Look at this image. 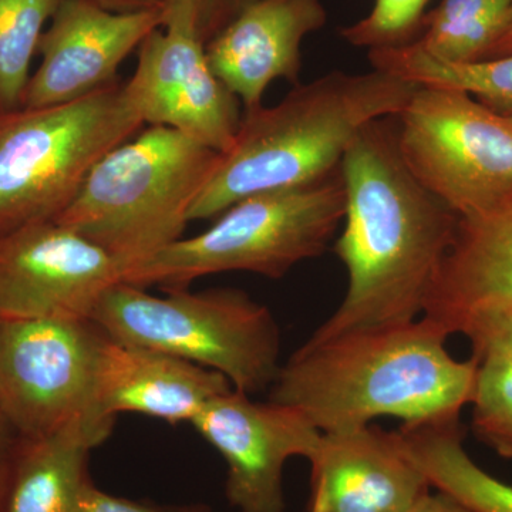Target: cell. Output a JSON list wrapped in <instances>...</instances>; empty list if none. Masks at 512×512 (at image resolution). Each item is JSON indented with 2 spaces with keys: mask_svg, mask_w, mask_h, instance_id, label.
Returning <instances> with one entry per match:
<instances>
[{
  "mask_svg": "<svg viewBox=\"0 0 512 512\" xmlns=\"http://www.w3.org/2000/svg\"><path fill=\"white\" fill-rule=\"evenodd\" d=\"M458 333L470 340L473 357L512 362V308L474 313L464 320Z\"/></svg>",
  "mask_w": 512,
  "mask_h": 512,
  "instance_id": "d4e9b609",
  "label": "cell"
},
{
  "mask_svg": "<svg viewBox=\"0 0 512 512\" xmlns=\"http://www.w3.org/2000/svg\"><path fill=\"white\" fill-rule=\"evenodd\" d=\"M446 330L426 316L306 342L279 369L269 400L299 410L320 433L396 417L404 427L460 421L478 362L454 359Z\"/></svg>",
  "mask_w": 512,
  "mask_h": 512,
  "instance_id": "7a4b0ae2",
  "label": "cell"
},
{
  "mask_svg": "<svg viewBox=\"0 0 512 512\" xmlns=\"http://www.w3.org/2000/svg\"><path fill=\"white\" fill-rule=\"evenodd\" d=\"M396 133L410 173L458 217L512 201V116L463 90L417 86Z\"/></svg>",
  "mask_w": 512,
  "mask_h": 512,
  "instance_id": "ba28073f",
  "label": "cell"
},
{
  "mask_svg": "<svg viewBox=\"0 0 512 512\" xmlns=\"http://www.w3.org/2000/svg\"><path fill=\"white\" fill-rule=\"evenodd\" d=\"M218 158L180 131L150 126L94 165L56 222L107 252L124 276L184 238Z\"/></svg>",
  "mask_w": 512,
  "mask_h": 512,
  "instance_id": "277c9868",
  "label": "cell"
},
{
  "mask_svg": "<svg viewBox=\"0 0 512 512\" xmlns=\"http://www.w3.org/2000/svg\"><path fill=\"white\" fill-rule=\"evenodd\" d=\"M93 2L113 12H138V10L163 8L165 0H93Z\"/></svg>",
  "mask_w": 512,
  "mask_h": 512,
  "instance_id": "4dcf8cb0",
  "label": "cell"
},
{
  "mask_svg": "<svg viewBox=\"0 0 512 512\" xmlns=\"http://www.w3.org/2000/svg\"><path fill=\"white\" fill-rule=\"evenodd\" d=\"M511 5L512 0H444L412 46L440 62H478Z\"/></svg>",
  "mask_w": 512,
  "mask_h": 512,
  "instance_id": "44dd1931",
  "label": "cell"
},
{
  "mask_svg": "<svg viewBox=\"0 0 512 512\" xmlns=\"http://www.w3.org/2000/svg\"><path fill=\"white\" fill-rule=\"evenodd\" d=\"M340 170L346 210L333 252L348 271V291L309 342L423 316L460 218L403 163L396 117L363 128Z\"/></svg>",
  "mask_w": 512,
  "mask_h": 512,
  "instance_id": "6da1fadb",
  "label": "cell"
},
{
  "mask_svg": "<svg viewBox=\"0 0 512 512\" xmlns=\"http://www.w3.org/2000/svg\"><path fill=\"white\" fill-rule=\"evenodd\" d=\"M194 13L198 35L207 46L222 29L227 28L251 0H177Z\"/></svg>",
  "mask_w": 512,
  "mask_h": 512,
  "instance_id": "484cf974",
  "label": "cell"
},
{
  "mask_svg": "<svg viewBox=\"0 0 512 512\" xmlns=\"http://www.w3.org/2000/svg\"><path fill=\"white\" fill-rule=\"evenodd\" d=\"M231 389L221 373L160 350L110 336L101 350L97 407L113 419L119 413H138L171 424L192 423L212 399Z\"/></svg>",
  "mask_w": 512,
  "mask_h": 512,
  "instance_id": "2e32d148",
  "label": "cell"
},
{
  "mask_svg": "<svg viewBox=\"0 0 512 512\" xmlns=\"http://www.w3.org/2000/svg\"><path fill=\"white\" fill-rule=\"evenodd\" d=\"M407 512H476L467 507L466 504L458 501L446 493L437 491L436 493L424 494Z\"/></svg>",
  "mask_w": 512,
  "mask_h": 512,
  "instance_id": "83f0119b",
  "label": "cell"
},
{
  "mask_svg": "<svg viewBox=\"0 0 512 512\" xmlns=\"http://www.w3.org/2000/svg\"><path fill=\"white\" fill-rule=\"evenodd\" d=\"M430 487L476 512H512V485L478 466L464 448L460 421L400 427Z\"/></svg>",
  "mask_w": 512,
  "mask_h": 512,
  "instance_id": "d6986e66",
  "label": "cell"
},
{
  "mask_svg": "<svg viewBox=\"0 0 512 512\" xmlns=\"http://www.w3.org/2000/svg\"><path fill=\"white\" fill-rule=\"evenodd\" d=\"M429 0H376L375 8L355 28L346 30L353 45L373 50L396 46V40L416 25Z\"/></svg>",
  "mask_w": 512,
  "mask_h": 512,
  "instance_id": "cb8c5ba5",
  "label": "cell"
},
{
  "mask_svg": "<svg viewBox=\"0 0 512 512\" xmlns=\"http://www.w3.org/2000/svg\"><path fill=\"white\" fill-rule=\"evenodd\" d=\"M62 0H0V107L18 109L43 26Z\"/></svg>",
  "mask_w": 512,
  "mask_h": 512,
  "instance_id": "7402d4cb",
  "label": "cell"
},
{
  "mask_svg": "<svg viewBox=\"0 0 512 512\" xmlns=\"http://www.w3.org/2000/svg\"><path fill=\"white\" fill-rule=\"evenodd\" d=\"M20 434L16 431L13 424L10 423L6 414L0 407V490H2L3 478H5L6 468L18 443Z\"/></svg>",
  "mask_w": 512,
  "mask_h": 512,
  "instance_id": "f546056e",
  "label": "cell"
},
{
  "mask_svg": "<svg viewBox=\"0 0 512 512\" xmlns=\"http://www.w3.org/2000/svg\"><path fill=\"white\" fill-rule=\"evenodd\" d=\"M120 281L107 252L56 221L0 235V320L90 319Z\"/></svg>",
  "mask_w": 512,
  "mask_h": 512,
  "instance_id": "8fae6325",
  "label": "cell"
},
{
  "mask_svg": "<svg viewBox=\"0 0 512 512\" xmlns=\"http://www.w3.org/2000/svg\"><path fill=\"white\" fill-rule=\"evenodd\" d=\"M107 333L92 319L0 320V407L20 436H43L97 407Z\"/></svg>",
  "mask_w": 512,
  "mask_h": 512,
  "instance_id": "9c48e42d",
  "label": "cell"
},
{
  "mask_svg": "<svg viewBox=\"0 0 512 512\" xmlns=\"http://www.w3.org/2000/svg\"><path fill=\"white\" fill-rule=\"evenodd\" d=\"M191 424L224 458L225 494L239 512H285V464L293 457L309 460L322 436L299 410L254 402L234 387Z\"/></svg>",
  "mask_w": 512,
  "mask_h": 512,
  "instance_id": "7c38bea8",
  "label": "cell"
},
{
  "mask_svg": "<svg viewBox=\"0 0 512 512\" xmlns=\"http://www.w3.org/2000/svg\"><path fill=\"white\" fill-rule=\"evenodd\" d=\"M512 56V5L501 20L493 39L485 47L480 60L498 59V57ZM478 60V62H480Z\"/></svg>",
  "mask_w": 512,
  "mask_h": 512,
  "instance_id": "f1b7e54d",
  "label": "cell"
},
{
  "mask_svg": "<svg viewBox=\"0 0 512 512\" xmlns=\"http://www.w3.org/2000/svg\"><path fill=\"white\" fill-rule=\"evenodd\" d=\"M323 23L319 0H251L205 46L208 63L247 113L276 80L299 84L303 37Z\"/></svg>",
  "mask_w": 512,
  "mask_h": 512,
  "instance_id": "9a60e30c",
  "label": "cell"
},
{
  "mask_svg": "<svg viewBox=\"0 0 512 512\" xmlns=\"http://www.w3.org/2000/svg\"><path fill=\"white\" fill-rule=\"evenodd\" d=\"M417 86L376 69L332 72L296 84L276 106L247 111L192 205L190 221L211 220L251 195L332 174L357 134L373 121L399 116Z\"/></svg>",
  "mask_w": 512,
  "mask_h": 512,
  "instance_id": "3957f363",
  "label": "cell"
},
{
  "mask_svg": "<svg viewBox=\"0 0 512 512\" xmlns=\"http://www.w3.org/2000/svg\"><path fill=\"white\" fill-rule=\"evenodd\" d=\"M342 170L301 187L251 195L218 215L207 231L181 238L134 266L123 282L188 288L222 272H251L278 279L293 266L322 255L345 217Z\"/></svg>",
  "mask_w": 512,
  "mask_h": 512,
  "instance_id": "8992f818",
  "label": "cell"
},
{
  "mask_svg": "<svg viewBox=\"0 0 512 512\" xmlns=\"http://www.w3.org/2000/svg\"><path fill=\"white\" fill-rule=\"evenodd\" d=\"M116 419L82 417L43 436H20L0 490V512H82L87 463Z\"/></svg>",
  "mask_w": 512,
  "mask_h": 512,
  "instance_id": "ac0fdd59",
  "label": "cell"
},
{
  "mask_svg": "<svg viewBox=\"0 0 512 512\" xmlns=\"http://www.w3.org/2000/svg\"><path fill=\"white\" fill-rule=\"evenodd\" d=\"M163 28L141 43L136 72L124 84L128 97L143 124L225 153L241 126L239 100L212 72L187 10L164 5Z\"/></svg>",
  "mask_w": 512,
  "mask_h": 512,
  "instance_id": "30bf717a",
  "label": "cell"
},
{
  "mask_svg": "<svg viewBox=\"0 0 512 512\" xmlns=\"http://www.w3.org/2000/svg\"><path fill=\"white\" fill-rule=\"evenodd\" d=\"M163 20L164 6L113 12L93 0H62L40 39L42 62L30 76L22 107L70 103L116 82L120 64Z\"/></svg>",
  "mask_w": 512,
  "mask_h": 512,
  "instance_id": "4fadbf2b",
  "label": "cell"
},
{
  "mask_svg": "<svg viewBox=\"0 0 512 512\" xmlns=\"http://www.w3.org/2000/svg\"><path fill=\"white\" fill-rule=\"evenodd\" d=\"M505 308H512V201L458 218L423 316L450 336L474 313Z\"/></svg>",
  "mask_w": 512,
  "mask_h": 512,
  "instance_id": "e0dca14e",
  "label": "cell"
},
{
  "mask_svg": "<svg viewBox=\"0 0 512 512\" xmlns=\"http://www.w3.org/2000/svg\"><path fill=\"white\" fill-rule=\"evenodd\" d=\"M82 512H207L204 508L165 507L147 503V501L130 500L101 491L92 484L84 498Z\"/></svg>",
  "mask_w": 512,
  "mask_h": 512,
  "instance_id": "4316f807",
  "label": "cell"
},
{
  "mask_svg": "<svg viewBox=\"0 0 512 512\" xmlns=\"http://www.w3.org/2000/svg\"><path fill=\"white\" fill-rule=\"evenodd\" d=\"M474 434L498 456L512 460V362H478L473 397Z\"/></svg>",
  "mask_w": 512,
  "mask_h": 512,
  "instance_id": "603a6c76",
  "label": "cell"
},
{
  "mask_svg": "<svg viewBox=\"0 0 512 512\" xmlns=\"http://www.w3.org/2000/svg\"><path fill=\"white\" fill-rule=\"evenodd\" d=\"M164 292L154 296L141 286L117 282L103 293L90 319L117 342L215 370L249 396L272 386L281 369V333L265 305L232 288Z\"/></svg>",
  "mask_w": 512,
  "mask_h": 512,
  "instance_id": "5b68a950",
  "label": "cell"
},
{
  "mask_svg": "<svg viewBox=\"0 0 512 512\" xmlns=\"http://www.w3.org/2000/svg\"><path fill=\"white\" fill-rule=\"evenodd\" d=\"M309 463L308 512H407L431 490L400 430L322 433Z\"/></svg>",
  "mask_w": 512,
  "mask_h": 512,
  "instance_id": "5bb4252c",
  "label": "cell"
},
{
  "mask_svg": "<svg viewBox=\"0 0 512 512\" xmlns=\"http://www.w3.org/2000/svg\"><path fill=\"white\" fill-rule=\"evenodd\" d=\"M373 67L419 86L463 90L498 113L512 116V56L471 63H446L412 45L370 52Z\"/></svg>",
  "mask_w": 512,
  "mask_h": 512,
  "instance_id": "ffe728a7",
  "label": "cell"
},
{
  "mask_svg": "<svg viewBox=\"0 0 512 512\" xmlns=\"http://www.w3.org/2000/svg\"><path fill=\"white\" fill-rule=\"evenodd\" d=\"M143 126L119 82L46 107H0V235L56 221L94 165Z\"/></svg>",
  "mask_w": 512,
  "mask_h": 512,
  "instance_id": "52a82bcc",
  "label": "cell"
}]
</instances>
